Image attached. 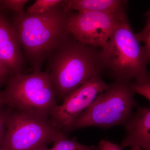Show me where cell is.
<instances>
[{"instance_id": "9c48e42d", "label": "cell", "mask_w": 150, "mask_h": 150, "mask_svg": "<svg viewBox=\"0 0 150 150\" xmlns=\"http://www.w3.org/2000/svg\"><path fill=\"white\" fill-rule=\"evenodd\" d=\"M0 63L10 75L22 73L24 57L11 22L0 12Z\"/></svg>"}, {"instance_id": "5bb4252c", "label": "cell", "mask_w": 150, "mask_h": 150, "mask_svg": "<svg viewBox=\"0 0 150 150\" xmlns=\"http://www.w3.org/2000/svg\"><path fill=\"white\" fill-rule=\"evenodd\" d=\"M63 0H37L28 8L29 13H40L45 12L61 4Z\"/></svg>"}, {"instance_id": "44dd1931", "label": "cell", "mask_w": 150, "mask_h": 150, "mask_svg": "<svg viewBox=\"0 0 150 150\" xmlns=\"http://www.w3.org/2000/svg\"><path fill=\"white\" fill-rule=\"evenodd\" d=\"M35 150H51L50 149H48L46 145H43V146H41L40 147L37 148V149Z\"/></svg>"}, {"instance_id": "8fae6325", "label": "cell", "mask_w": 150, "mask_h": 150, "mask_svg": "<svg viewBox=\"0 0 150 150\" xmlns=\"http://www.w3.org/2000/svg\"><path fill=\"white\" fill-rule=\"evenodd\" d=\"M128 1L123 0H64L61 5L66 11L103 12L121 13L126 12Z\"/></svg>"}, {"instance_id": "8992f818", "label": "cell", "mask_w": 150, "mask_h": 150, "mask_svg": "<svg viewBox=\"0 0 150 150\" xmlns=\"http://www.w3.org/2000/svg\"><path fill=\"white\" fill-rule=\"evenodd\" d=\"M64 134L48 118L18 110L7 113L1 150H35Z\"/></svg>"}, {"instance_id": "9a60e30c", "label": "cell", "mask_w": 150, "mask_h": 150, "mask_svg": "<svg viewBox=\"0 0 150 150\" xmlns=\"http://www.w3.org/2000/svg\"><path fill=\"white\" fill-rule=\"evenodd\" d=\"M28 1L27 0H4L0 6L4 9L18 13L24 11V6Z\"/></svg>"}, {"instance_id": "ffe728a7", "label": "cell", "mask_w": 150, "mask_h": 150, "mask_svg": "<svg viewBox=\"0 0 150 150\" xmlns=\"http://www.w3.org/2000/svg\"><path fill=\"white\" fill-rule=\"evenodd\" d=\"M2 83H0V108H1L2 105L4 104V100H3L2 91H1V87Z\"/></svg>"}, {"instance_id": "6da1fadb", "label": "cell", "mask_w": 150, "mask_h": 150, "mask_svg": "<svg viewBox=\"0 0 150 150\" xmlns=\"http://www.w3.org/2000/svg\"><path fill=\"white\" fill-rule=\"evenodd\" d=\"M70 12L61 4L40 13H14L11 22L23 56L34 72L40 71L50 54L69 36Z\"/></svg>"}, {"instance_id": "ba28073f", "label": "cell", "mask_w": 150, "mask_h": 150, "mask_svg": "<svg viewBox=\"0 0 150 150\" xmlns=\"http://www.w3.org/2000/svg\"><path fill=\"white\" fill-rule=\"evenodd\" d=\"M107 86L100 76L90 79L70 93L62 104L55 108L49 116L50 120L57 128L66 131Z\"/></svg>"}, {"instance_id": "7c38bea8", "label": "cell", "mask_w": 150, "mask_h": 150, "mask_svg": "<svg viewBox=\"0 0 150 150\" xmlns=\"http://www.w3.org/2000/svg\"><path fill=\"white\" fill-rule=\"evenodd\" d=\"M53 143L51 150H98V148L95 146L83 145L75 139H69L65 134L57 138Z\"/></svg>"}, {"instance_id": "5b68a950", "label": "cell", "mask_w": 150, "mask_h": 150, "mask_svg": "<svg viewBox=\"0 0 150 150\" xmlns=\"http://www.w3.org/2000/svg\"><path fill=\"white\" fill-rule=\"evenodd\" d=\"M4 104L22 111L48 118L58 105L47 72L12 75L2 91Z\"/></svg>"}, {"instance_id": "e0dca14e", "label": "cell", "mask_w": 150, "mask_h": 150, "mask_svg": "<svg viewBox=\"0 0 150 150\" xmlns=\"http://www.w3.org/2000/svg\"><path fill=\"white\" fill-rule=\"evenodd\" d=\"M7 115V113L4 112L0 108V150L5 135Z\"/></svg>"}, {"instance_id": "30bf717a", "label": "cell", "mask_w": 150, "mask_h": 150, "mask_svg": "<svg viewBox=\"0 0 150 150\" xmlns=\"http://www.w3.org/2000/svg\"><path fill=\"white\" fill-rule=\"evenodd\" d=\"M126 134L121 145L122 149L137 146L150 150V109L137 106L124 124Z\"/></svg>"}, {"instance_id": "4fadbf2b", "label": "cell", "mask_w": 150, "mask_h": 150, "mask_svg": "<svg viewBox=\"0 0 150 150\" xmlns=\"http://www.w3.org/2000/svg\"><path fill=\"white\" fill-rule=\"evenodd\" d=\"M146 15V23L142 31L134 34L137 41L139 43H144L143 46L146 55L149 59L150 58V15L147 12Z\"/></svg>"}, {"instance_id": "7a4b0ae2", "label": "cell", "mask_w": 150, "mask_h": 150, "mask_svg": "<svg viewBox=\"0 0 150 150\" xmlns=\"http://www.w3.org/2000/svg\"><path fill=\"white\" fill-rule=\"evenodd\" d=\"M97 48L79 42L70 34L48 57V71L56 97L64 99L90 79L100 76L104 65Z\"/></svg>"}, {"instance_id": "2e32d148", "label": "cell", "mask_w": 150, "mask_h": 150, "mask_svg": "<svg viewBox=\"0 0 150 150\" xmlns=\"http://www.w3.org/2000/svg\"><path fill=\"white\" fill-rule=\"evenodd\" d=\"M131 89L135 93H138L150 101V82L131 83Z\"/></svg>"}, {"instance_id": "7402d4cb", "label": "cell", "mask_w": 150, "mask_h": 150, "mask_svg": "<svg viewBox=\"0 0 150 150\" xmlns=\"http://www.w3.org/2000/svg\"><path fill=\"white\" fill-rule=\"evenodd\" d=\"M131 150H145L139 147L134 146L131 147Z\"/></svg>"}, {"instance_id": "3957f363", "label": "cell", "mask_w": 150, "mask_h": 150, "mask_svg": "<svg viewBox=\"0 0 150 150\" xmlns=\"http://www.w3.org/2000/svg\"><path fill=\"white\" fill-rule=\"evenodd\" d=\"M134 34L126 14L100 49L105 70L115 81L130 83L150 81L147 67L150 59Z\"/></svg>"}, {"instance_id": "52a82bcc", "label": "cell", "mask_w": 150, "mask_h": 150, "mask_svg": "<svg viewBox=\"0 0 150 150\" xmlns=\"http://www.w3.org/2000/svg\"><path fill=\"white\" fill-rule=\"evenodd\" d=\"M103 12H70L68 28L70 34L81 43L101 48L111 36L125 15Z\"/></svg>"}, {"instance_id": "ac0fdd59", "label": "cell", "mask_w": 150, "mask_h": 150, "mask_svg": "<svg viewBox=\"0 0 150 150\" xmlns=\"http://www.w3.org/2000/svg\"><path fill=\"white\" fill-rule=\"evenodd\" d=\"M98 150H123L121 146L108 140L102 139L98 144Z\"/></svg>"}, {"instance_id": "d6986e66", "label": "cell", "mask_w": 150, "mask_h": 150, "mask_svg": "<svg viewBox=\"0 0 150 150\" xmlns=\"http://www.w3.org/2000/svg\"><path fill=\"white\" fill-rule=\"evenodd\" d=\"M9 75L8 71L0 63V83H2L6 80Z\"/></svg>"}, {"instance_id": "603a6c76", "label": "cell", "mask_w": 150, "mask_h": 150, "mask_svg": "<svg viewBox=\"0 0 150 150\" xmlns=\"http://www.w3.org/2000/svg\"><path fill=\"white\" fill-rule=\"evenodd\" d=\"M2 1H1V0H0V6L1 4Z\"/></svg>"}, {"instance_id": "277c9868", "label": "cell", "mask_w": 150, "mask_h": 150, "mask_svg": "<svg viewBox=\"0 0 150 150\" xmlns=\"http://www.w3.org/2000/svg\"><path fill=\"white\" fill-rule=\"evenodd\" d=\"M131 83L115 80L108 84L107 88L65 131L90 126L110 128L124 125L137 104Z\"/></svg>"}]
</instances>
